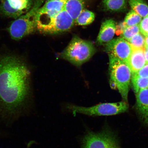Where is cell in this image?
I'll use <instances>...</instances> for the list:
<instances>
[{"label": "cell", "instance_id": "cell-24", "mask_svg": "<svg viewBox=\"0 0 148 148\" xmlns=\"http://www.w3.org/2000/svg\"><path fill=\"white\" fill-rule=\"evenodd\" d=\"M132 74L140 77L148 78V63H146L143 67L138 71Z\"/></svg>", "mask_w": 148, "mask_h": 148}, {"label": "cell", "instance_id": "cell-3", "mask_svg": "<svg viewBox=\"0 0 148 148\" xmlns=\"http://www.w3.org/2000/svg\"><path fill=\"white\" fill-rule=\"evenodd\" d=\"M96 51L92 42L75 36L60 56L74 65L79 66L89 60Z\"/></svg>", "mask_w": 148, "mask_h": 148}, {"label": "cell", "instance_id": "cell-9", "mask_svg": "<svg viewBox=\"0 0 148 148\" xmlns=\"http://www.w3.org/2000/svg\"><path fill=\"white\" fill-rule=\"evenodd\" d=\"M116 30V22L112 19L105 20L102 23L97 43L101 45L110 41L112 39Z\"/></svg>", "mask_w": 148, "mask_h": 148}, {"label": "cell", "instance_id": "cell-6", "mask_svg": "<svg viewBox=\"0 0 148 148\" xmlns=\"http://www.w3.org/2000/svg\"><path fill=\"white\" fill-rule=\"evenodd\" d=\"M81 148H123L116 135L106 127L99 132H87L82 138Z\"/></svg>", "mask_w": 148, "mask_h": 148}, {"label": "cell", "instance_id": "cell-8", "mask_svg": "<svg viewBox=\"0 0 148 148\" xmlns=\"http://www.w3.org/2000/svg\"><path fill=\"white\" fill-rule=\"evenodd\" d=\"M75 23L70 15L63 9L58 12L51 23L41 33L53 34L65 32L72 28Z\"/></svg>", "mask_w": 148, "mask_h": 148}, {"label": "cell", "instance_id": "cell-15", "mask_svg": "<svg viewBox=\"0 0 148 148\" xmlns=\"http://www.w3.org/2000/svg\"><path fill=\"white\" fill-rule=\"evenodd\" d=\"M129 3L132 10L142 17L148 15V6L144 0H129Z\"/></svg>", "mask_w": 148, "mask_h": 148}, {"label": "cell", "instance_id": "cell-27", "mask_svg": "<svg viewBox=\"0 0 148 148\" xmlns=\"http://www.w3.org/2000/svg\"><path fill=\"white\" fill-rule=\"evenodd\" d=\"M67 0H47V1H54L62 2H66Z\"/></svg>", "mask_w": 148, "mask_h": 148}, {"label": "cell", "instance_id": "cell-5", "mask_svg": "<svg viewBox=\"0 0 148 148\" xmlns=\"http://www.w3.org/2000/svg\"><path fill=\"white\" fill-rule=\"evenodd\" d=\"M66 108L74 114H82L90 116H109L127 112L129 105L124 101L114 103H101L90 107L68 104Z\"/></svg>", "mask_w": 148, "mask_h": 148}, {"label": "cell", "instance_id": "cell-1", "mask_svg": "<svg viewBox=\"0 0 148 148\" xmlns=\"http://www.w3.org/2000/svg\"><path fill=\"white\" fill-rule=\"evenodd\" d=\"M30 72L14 56L0 60V120L11 125L25 114L29 92Z\"/></svg>", "mask_w": 148, "mask_h": 148}, {"label": "cell", "instance_id": "cell-7", "mask_svg": "<svg viewBox=\"0 0 148 148\" xmlns=\"http://www.w3.org/2000/svg\"><path fill=\"white\" fill-rule=\"evenodd\" d=\"M105 51L108 55L116 57L128 64L133 50L128 41L123 38H118L107 42Z\"/></svg>", "mask_w": 148, "mask_h": 148}, {"label": "cell", "instance_id": "cell-17", "mask_svg": "<svg viewBox=\"0 0 148 148\" xmlns=\"http://www.w3.org/2000/svg\"><path fill=\"white\" fill-rule=\"evenodd\" d=\"M131 81L136 94L141 90L148 89V78L140 77L132 74Z\"/></svg>", "mask_w": 148, "mask_h": 148}, {"label": "cell", "instance_id": "cell-2", "mask_svg": "<svg viewBox=\"0 0 148 148\" xmlns=\"http://www.w3.org/2000/svg\"><path fill=\"white\" fill-rule=\"evenodd\" d=\"M109 57L111 88L118 89L123 101L127 103L132 72L126 63L112 56Z\"/></svg>", "mask_w": 148, "mask_h": 148}, {"label": "cell", "instance_id": "cell-11", "mask_svg": "<svg viewBox=\"0 0 148 148\" xmlns=\"http://www.w3.org/2000/svg\"><path fill=\"white\" fill-rule=\"evenodd\" d=\"M128 65L132 73H136L147 63L145 56V51L140 49H132Z\"/></svg>", "mask_w": 148, "mask_h": 148}, {"label": "cell", "instance_id": "cell-13", "mask_svg": "<svg viewBox=\"0 0 148 148\" xmlns=\"http://www.w3.org/2000/svg\"><path fill=\"white\" fill-rule=\"evenodd\" d=\"M127 0H103V5L107 11L120 12L127 8Z\"/></svg>", "mask_w": 148, "mask_h": 148}, {"label": "cell", "instance_id": "cell-10", "mask_svg": "<svg viewBox=\"0 0 148 148\" xmlns=\"http://www.w3.org/2000/svg\"><path fill=\"white\" fill-rule=\"evenodd\" d=\"M136 109L140 119L144 123H148V89L140 90L136 94Z\"/></svg>", "mask_w": 148, "mask_h": 148}, {"label": "cell", "instance_id": "cell-20", "mask_svg": "<svg viewBox=\"0 0 148 148\" xmlns=\"http://www.w3.org/2000/svg\"><path fill=\"white\" fill-rule=\"evenodd\" d=\"M142 17L134 10H131L126 16L123 22L126 27L139 25Z\"/></svg>", "mask_w": 148, "mask_h": 148}, {"label": "cell", "instance_id": "cell-26", "mask_svg": "<svg viewBox=\"0 0 148 148\" xmlns=\"http://www.w3.org/2000/svg\"><path fill=\"white\" fill-rule=\"evenodd\" d=\"M146 49L148 47V36L146 37Z\"/></svg>", "mask_w": 148, "mask_h": 148}, {"label": "cell", "instance_id": "cell-25", "mask_svg": "<svg viewBox=\"0 0 148 148\" xmlns=\"http://www.w3.org/2000/svg\"><path fill=\"white\" fill-rule=\"evenodd\" d=\"M145 56L146 63H148V51L146 50L145 51Z\"/></svg>", "mask_w": 148, "mask_h": 148}, {"label": "cell", "instance_id": "cell-21", "mask_svg": "<svg viewBox=\"0 0 148 148\" xmlns=\"http://www.w3.org/2000/svg\"><path fill=\"white\" fill-rule=\"evenodd\" d=\"M12 8L18 10L25 11L31 5V0H7Z\"/></svg>", "mask_w": 148, "mask_h": 148}, {"label": "cell", "instance_id": "cell-16", "mask_svg": "<svg viewBox=\"0 0 148 148\" xmlns=\"http://www.w3.org/2000/svg\"><path fill=\"white\" fill-rule=\"evenodd\" d=\"M95 18V15L93 12L87 9H84L75 22L79 25H86L91 24Z\"/></svg>", "mask_w": 148, "mask_h": 148}, {"label": "cell", "instance_id": "cell-14", "mask_svg": "<svg viewBox=\"0 0 148 148\" xmlns=\"http://www.w3.org/2000/svg\"><path fill=\"white\" fill-rule=\"evenodd\" d=\"M0 11L8 17L17 19L24 13L23 11L18 10L11 6L7 0H1Z\"/></svg>", "mask_w": 148, "mask_h": 148}, {"label": "cell", "instance_id": "cell-29", "mask_svg": "<svg viewBox=\"0 0 148 148\" xmlns=\"http://www.w3.org/2000/svg\"><path fill=\"white\" fill-rule=\"evenodd\" d=\"M147 124L148 125V123H147Z\"/></svg>", "mask_w": 148, "mask_h": 148}, {"label": "cell", "instance_id": "cell-18", "mask_svg": "<svg viewBox=\"0 0 148 148\" xmlns=\"http://www.w3.org/2000/svg\"><path fill=\"white\" fill-rule=\"evenodd\" d=\"M132 49H137L145 51L146 44L145 38L140 33L135 35L128 42Z\"/></svg>", "mask_w": 148, "mask_h": 148}, {"label": "cell", "instance_id": "cell-19", "mask_svg": "<svg viewBox=\"0 0 148 148\" xmlns=\"http://www.w3.org/2000/svg\"><path fill=\"white\" fill-rule=\"evenodd\" d=\"M66 2L49 1H46L43 6L39 10L41 11H57L60 12L64 9Z\"/></svg>", "mask_w": 148, "mask_h": 148}, {"label": "cell", "instance_id": "cell-22", "mask_svg": "<svg viewBox=\"0 0 148 148\" xmlns=\"http://www.w3.org/2000/svg\"><path fill=\"white\" fill-rule=\"evenodd\" d=\"M140 31L139 25L126 27L122 33L121 36L129 42L133 36L140 33Z\"/></svg>", "mask_w": 148, "mask_h": 148}, {"label": "cell", "instance_id": "cell-12", "mask_svg": "<svg viewBox=\"0 0 148 148\" xmlns=\"http://www.w3.org/2000/svg\"><path fill=\"white\" fill-rule=\"evenodd\" d=\"M84 0H67L65 3L64 9L75 22L84 10Z\"/></svg>", "mask_w": 148, "mask_h": 148}, {"label": "cell", "instance_id": "cell-4", "mask_svg": "<svg viewBox=\"0 0 148 148\" xmlns=\"http://www.w3.org/2000/svg\"><path fill=\"white\" fill-rule=\"evenodd\" d=\"M44 0H36L30 10L11 24L9 33L12 39L18 40L32 34L36 28L37 14Z\"/></svg>", "mask_w": 148, "mask_h": 148}, {"label": "cell", "instance_id": "cell-28", "mask_svg": "<svg viewBox=\"0 0 148 148\" xmlns=\"http://www.w3.org/2000/svg\"><path fill=\"white\" fill-rule=\"evenodd\" d=\"M146 50L148 51V47H147L146 49Z\"/></svg>", "mask_w": 148, "mask_h": 148}, {"label": "cell", "instance_id": "cell-23", "mask_svg": "<svg viewBox=\"0 0 148 148\" xmlns=\"http://www.w3.org/2000/svg\"><path fill=\"white\" fill-rule=\"evenodd\" d=\"M140 31L146 37L148 36V15L144 17L139 24Z\"/></svg>", "mask_w": 148, "mask_h": 148}]
</instances>
